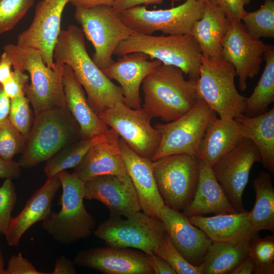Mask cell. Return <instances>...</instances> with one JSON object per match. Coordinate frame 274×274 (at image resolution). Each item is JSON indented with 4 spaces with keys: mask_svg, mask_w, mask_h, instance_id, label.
I'll use <instances>...</instances> for the list:
<instances>
[{
    "mask_svg": "<svg viewBox=\"0 0 274 274\" xmlns=\"http://www.w3.org/2000/svg\"><path fill=\"white\" fill-rule=\"evenodd\" d=\"M216 117L217 114L206 101L198 98L194 107L181 117L165 124H156L160 141L151 161L181 153L197 156L206 128Z\"/></svg>",
    "mask_w": 274,
    "mask_h": 274,
    "instance_id": "8fae6325",
    "label": "cell"
},
{
    "mask_svg": "<svg viewBox=\"0 0 274 274\" xmlns=\"http://www.w3.org/2000/svg\"><path fill=\"white\" fill-rule=\"evenodd\" d=\"M80 139L79 127L66 107L42 111L35 115L18 162L24 168L35 167Z\"/></svg>",
    "mask_w": 274,
    "mask_h": 274,
    "instance_id": "277c9868",
    "label": "cell"
},
{
    "mask_svg": "<svg viewBox=\"0 0 274 274\" xmlns=\"http://www.w3.org/2000/svg\"><path fill=\"white\" fill-rule=\"evenodd\" d=\"M149 256L154 274H177L175 270L165 260L153 253Z\"/></svg>",
    "mask_w": 274,
    "mask_h": 274,
    "instance_id": "bcb514c9",
    "label": "cell"
},
{
    "mask_svg": "<svg viewBox=\"0 0 274 274\" xmlns=\"http://www.w3.org/2000/svg\"><path fill=\"white\" fill-rule=\"evenodd\" d=\"M82 29L70 25L61 30L53 52L55 62L72 69L84 88L88 101L98 115L118 102H124L121 87L113 83L88 53Z\"/></svg>",
    "mask_w": 274,
    "mask_h": 274,
    "instance_id": "6da1fadb",
    "label": "cell"
},
{
    "mask_svg": "<svg viewBox=\"0 0 274 274\" xmlns=\"http://www.w3.org/2000/svg\"><path fill=\"white\" fill-rule=\"evenodd\" d=\"M21 174V167L18 162L8 160L0 157V179H18Z\"/></svg>",
    "mask_w": 274,
    "mask_h": 274,
    "instance_id": "f6af8a7d",
    "label": "cell"
},
{
    "mask_svg": "<svg viewBox=\"0 0 274 274\" xmlns=\"http://www.w3.org/2000/svg\"><path fill=\"white\" fill-rule=\"evenodd\" d=\"M6 274H46L38 270L21 253L12 255L8 261Z\"/></svg>",
    "mask_w": 274,
    "mask_h": 274,
    "instance_id": "7bdbcfd3",
    "label": "cell"
},
{
    "mask_svg": "<svg viewBox=\"0 0 274 274\" xmlns=\"http://www.w3.org/2000/svg\"><path fill=\"white\" fill-rule=\"evenodd\" d=\"M160 218L173 244L184 258L192 265L202 264L212 243L208 236L182 213L165 204Z\"/></svg>",
    "mask_w": 274,
    "mask_h": 274,
    "instance_id": "d6986e66",
    "label": "cell"
},
{
    "mask_svg": "<svg viewBox=\"0 0 274 274\" xmlns=\"http://www.w3.org/2000/svg\"><path fill=\"white\" fill-rule=\"evenodd\" d=\"M152 166L164 204L176 210H183L191 202L196 192L199 177V159L191 154H176L152 161Z\"/></svg>",
    "mask_w": 274,
    "mask_h": 274,
    "instance_id": "30bf717a",
    "label": "cell"
},
{
    "mask_svg": "<svg viewBox=\"0 0 274 274\" xmlns=\"http://www.w3.org/2000/svg\"><path fill=\"white\" fill-rule=\"evenodd\" d=\"M250 35L260 39L274 37V0H264L258 10L247 12L242 18Z\"/></svg>",
    "mask_w": 274,
    "mask_h": 274,
    "instance_id": "836d02e7",
    "label": "cell"
},
{
    "mask_svg": "<svg viewBox=\"0 0 274 274\" xmlns=\"http://www.w3.org/2000/svg\"><path fill=\"white\" fill-rule=\"evenodd\" d=\"M141 52L150 59L179 68L188 79L197 81L199 75L202 53L191 34L153 36L135 33L121 42L114 55L120 56Z\"/></svg>",
    "mask_w": 274,
    "mask_h": 274,
    "instance_id": "8992f818",
    "label": "cell"
},
{
    "mask_svg": "<svg viewBox=\"0 0 274 274\" xmlns=\"http://www.w3.org/2000/svg\"><path fill=\"white\" fill-rule=\"evenodd\" d=\"M266 48L267 44L249 34L241 21L230 22L222 42V59L233 66L241 91L247 89L248 79L259 74Z\"/></svg>",
    "mask_w": 274,
    "mask_h": 274,
    "instance_id": "9a60e30c",
    "label": "cell"
},
{
    "mask_svg": "<svg viewBox=\"0 0 274 274\" xmlns=\"http://www.w3.org/2000/svg\"><path fill=\"white\" fill-rule=\"evenodd\" d=\"M145 53L133 52L119 56L102 71L110 79L120 85L124 102L129 107L138 109L142 107L140 89L144 79L162 63L157 59L152 61Z\"/></svg>",
    "mask_w": 274,
    "mask_h": 274,
    "instance_id": "ffe728a7",
    "label": "cell"
},
{
    "mask_svg": "<svg viewBox=\"0 0 274 274\" xmlns=\"http://www.w3.org/2000/svg\"><path fill=\"white\" fill-rule=\"evenodd\" d=\"M119 135L112 128L104 141L93 147L74 168V174L84 182L97 177L128 175L122 157Z\"/></svg>",
    "mask_w": 274,
    "mask_h": 274,
    "instance_id": "7402d4cb",
    "label": "cell"
},
{
    "mask_svg": "<svg viewBox=\"0 0 274 274\" xmlns=\"http://www.w3.org/2000/svg\"><path fill=\"white\" fill-rule=\"evenodd\" d=\"M138 154L151 160L160 134L151 124V117L142 107L134 109L118 102L98 115Z\"/></svg>",
    "mask_w": 274,
    "mask_h": 274,
    "instance_id": "4fadbf2b",
    "label": "cell"
},
{
    "mask_svg": "<svg viewBox=\"0 0 274 274\" xmlns=\"http://www.w3.org/2000/svg\"><path fill=\"white\" fill-rule=\"evenodd\" d=\"M5 262L2 251L0 249V274H6L4 268Z\"/></svg>",
    "mask_w": 274,
    "mask_h": 274,
    "instance_id": "f5cc1de1",
    "label": "cell"
},
{
    "mask_svg": "<svg viewBox=\"0 0 274 274\" xmlns=\"http://www.w3.org/2000/svg\"><path fill=\"white\" fill-rule=\"evenodd\" d=\"M110 131L109 129L101 135L90 139H80L63 147L46 161L44 170L47 178L76 167L92 147L107 140Z\"/></svg>",
    "mask_w": 274,
    "mask_h": 274,
    "instance_id": "d6a6232c",
    "label": "cell"
},
{
    "mask_svg": "<svg viewBox=\"0 0 274 274\" xmlns=\"http://www.w3.org/2000/svg\"><path fill=\"white\" fill-rule=\"evenodd\" d=\"M29 78V76L24 72L14 69L10 79L2 85L5 92L10 99L25 95L24 88L28 84Z\"/></svg>",
    "mask_w": 274,
    "mask_h": 274,
    "instance_id": "60d3db41",
    "label": "cell"
},
{
    "mask_svg": "<svg viewBox=\"0 0 274 274\" xmlns=\"http://www.w3.org/2000/svg\"><path fill=\"white\" fill-rule=\"evenodd\" d=\"M73 262L104 274H154L149 255L129 248L91 247L79 251Z\"/></svg>",
    "mask_w": 274,
    "mask_h": 274,
    "instance_id": "e0dca14e",
    "label": "cell"
},
{
    "mask_svg": "<svg viewBox=\"0 0 274 274\" xmlns=\"http://www.w3.org/2000/svg\"><path fill=\"white\" fill-rule=\"evenodd\" d=\"M249 256L254 263L253 273H274V236L256 235L249 242Z\"/></svg>",
    "mask_w": 274,
    "mask_h": 274,
    "instance_id": "e575fe53",
    "label": "cell"
},
{
    "mask_svg": "<svg viewBox=\"0 0 274 274\" xmlns=\"http://www.w3.org/2000/svg\"><path fill=\"white\" fill-rule=\"evenodd\" d=\"M153 253L167 261L177 274H203V264L194 265L188 262L175 247L166 232Z\"/></svg>",
    "mask_w": 274,
    "mask_h": 274,
    "instance_id": "d590c367",
    "label": "cell"
},
{
    "mask_svg": "<svg viewBox=\"0 0 274 274\" xmlns=\"http://www.w3.org/2000/svg\"><path fill=\"white\" fill-rule=\"evenodd\" d=\"M26 138L10 122L8 118L0 121V157L12 160L18 153H22Z\"/></svg>",
    "mask_w": 274,
    "mask_h": 274,
    "instance_id": "8d00e7d4",
    "label": "cell"
},
{
    "mask_svg": "<svg viewBox=\"0 0 274 274\" xmlns=\"http://www.w3.org/2000/svg\"><path fill=\"white\" fill-rule=\"evenodd\" d=\"M244 128L245 138L250 140L259 151L264 167L274 173V108L255 116L235 118Z\"/></svg>",
    "mask_w": 274,
    "mask_h": 274,
    "instance_id": "f1b7e54d",
    "label": "cell"
},
{
    "mask_svg": "<svg viewBox=\"0 0 274 274\" xmlns=\"http://www.w3.org/2000/svg\"><path fill=\"white\" fill-rule=\"evenodd\" d=\"M29 101L25 95L10 99V108L8 117L11 124L26 138L31 128L33 118Z\"/></svg>",
    "mask_w": 274,
    "mask_h": 274,
    "instance_id": "f35d334b",
    "label": "cell"
},
{
    "mask_svg": "<svg viewBox=\"0 0 274 274\" xmlns=\"http://www.w3.org/2000/svg\"><path fill=\"white\" fill-rule=\"evenodd\" d=\"M34 2L35 0H0V35L12 29Z\"/></svg>",
    "mask_w": 274,
    "mask_h": 274,
    "instance_id": "74e56055",
    "label": "cell"
},
{
    "mask_svg": "<svg viewBox=\"0 0 274 274\" xmlns=\"http://www.w3.org/2000/svg\"><path fill=\"white\" fill-rule=\"evenodd\" d=\"M84 198L106 206L111 217H128L141 211L138 195L128 175H105L84 182Z\"/></svg>",
    "mask_w": 274,
    "mask_h": 274,
    "instance_id": "ac0fdd59",
    "label": "cell"
},
{
    "mask_svg": "<svg viewBox=\"0 0 274 274\" xmlns=\"http://www.w3.org/2000/svg\"><path fill=\"white\" fill-rule=\"evenodd\" d=\"M12 65L5 52L0 56V83L3 84L9 81L12 76Z\"/></svg>",
    "mask_w": 274,
    "mask_h": 274,
    "instance_id": "c3c4849f",
    "label": "cell"
},
{
    "mask_svg": "<svg viewBox=\"0 0 274 274\" xmlns=\"http://www.w3.org/2000/svg\"><path fill=\"white\" fill-rule=\"evenodd\" d=\"M242 2L243 3V4H244V5H247L248 4H249L250 2L251 1V0H242Z\"/></svg>",
    "mask_w": 274,
    "mask_h": 274,
    "instance_id": "db71d44e",
    "label": "cell"
},
{
    "mask_svg": "<svg viewBox=\"0 0 274 274\" xmlns=\"http://www.w3.org/2000/svg\"><path fill=\"white\" fill-rule=\"evenodd\" d=\"M245 138L244 128L235 119L218 118L208 125L200 142L197 157L211 167L223 155Z\"/></svg>",
    "mask_w": 274,
    "mask_h": 274,
    "instance_id": "4316f807",
    "label": "cell"
},
{
    "mask_svg": "<svg viewBox=\"0 0 274 274\" xmlns=\"http://www.w3.org/2000/svg\"><path fill=\"white\" fill-rule=\"evenodd\" d=\"M62 82L66 107L79 127L81 139L92 138L106 133L108 126L91 107L81 84L71 67L65 64Z\"/></svg>",
    "mask_w": 274,
    "mask_h": 274,
    "instance_id": "cb8c5ba5",
    "label": "cell"
},
{
    "mask_svg": "<svg viewBox=\"0 0 274 274\" xmlns=\"http://www.w3.org/2000/svg\"><path fill=\"white\" fill-rule=\"evenodd\" d=\"M209 2L219 8L230 22L241 21L247 12L242 0H209Z\"/></svg>",
    "mask_w": 274,
    "mask_h": 274,
    "instance_id": "b9f144b4",
    "label": "cell"
},
{
    "mask_svg": "<svg viewBox=\"0 0 274 274\" xmlns=\"http://www.w3.org/2000/svg\"><path fill=\"white\" fill-rule=\"evenodd\" d=\"M179 68L162 64L143 80L142 108L153 118L174 121L191 110L197 100L196 81L185 79Z\"/></svg>",
    "mask_w": 274,
    "mask_h": 274,
    "instance_id": "7a4b0ae2",
    "label": "cell"
},
{
    "mask_svg": "<svg viewBox=\"0 0 274 274\" xmlns=\"http://www.w3.org/2000/svg\"><path fill=\"white\" fill-rule=\"evenodd\" d=\"M265 66L252 93L245 100L244 113L250 116L266 111L274 100V47L267 44L263 56Z\"/></svg>",
    "mask_w": 274,
    "mask_h": 274,
    "instance_id": "1f68e13d",
    "label": "cell"
},
{
    "mask_svg": "<svg viewBox=\"0 0 274 274\" xmlns=\"http://www.w3.org/2000/svg\"><path fill=\"white\" fill-rule=\"evenodd\" d=\"M70 0H41L29 26L19 33L17 45L39 50L45 64L53 68V52L61 31L62 15Z\"/></svg>",
    "mask_w": 274,
    "mask_h": 274,
    "instance_id": "2e32d148",
    "label": "cell"
},
{
    "mask_svg": "<svg viewBox=\"0 0 274 274\" xmlns=\"http://www.w3.org/2000/svg\"><path fill=\"white\" fill-rule=\"evenodd\" d=\"M249 241L212 242L202 263L203 274H230L249 256Z\"/></svg>",
    "mask_w": 274,
    "mask_h": 274,
    "instance_id": "4dcf8cb0",
    "label": "cell"
},
{
    "mask_svg": "<svg viewBox=\"0 0 274 274\" xmlns=\"http://www.w3.org/2000/svg\"><path fill=\"white\" fill-rule=\"evenodd\" d=\"M166 232L160 219L140 211L125 220L110 217L94 234L107 246L133 248L151 255Z\"/></svg>",
    "mask_w": 274,
    "mask_h": 274,
    "instance_id": "7c38bea8",
    "label": "cell"
},
{
    "mask_svg": "<svg viewBox=\"0 0 274 274\" xmlns=\"http://www.w3.org/2000/svg\"><path fill=\"white\" fill-rule=\"evenodd\" d=\"M10 108V98L6 95L0 83V121L8 117Z\"/></svg>",
    "mask_w": 274,
    "mask_h": 274,
    "instance_id": "681fc988",
    "label": "cell"
},
{
    "mask_svg": "<svg viewBox=\"0 0 274 274\" xmlns=\"http://www.w3.org/2000/svg\"><path fill=\"white\" fill-rule=\"evenodd\" d=\"M255 201L249 212L250 221L255 232H274V188L270 174L260 172L253 180Z\"/></svg>",
    "mask_w": 274,
    "mask_h": 274,
    "instance_id": "f546056e",
    "label": "cell"
},
{
    "mask_svg": "<svg viewBox=\"0 0 274 274\" xmlns=\"http://www.w3.org/2000/svg\"><path fill=\"white\" fill-rule=\"evenodd\" d=\"M261 162L256 146L250 140L244 138L212 166L215 177L238 212L245 211L243 196L251 169L255 163Z\"/></svg>",
    "mask_w": 274,
    "mask_h": 274,
    "instance_id": "5bb4252c",
    "label": "cell"
},
{
    "mask_svg": "<svg viewBox=\"0 0 274 274\" xmlns=\"http://www.w3.org/2000/svg\"><path fill=\"white\" fill-rule=\"evenodd\" d=\"M51 274H75L76 270L73 261L64 256L59 257L55 261L53 270Z\"/></svg>",
    "mask_w": 274,
    "mask_h": 274,
    "instance_id": "7dc6e473",
    "label": "cell"
},
{
    "mask_svg": "<svg viewBox=\"0 0 274 274\" xmlns=\"http://www.w3.org/2000/svg\"><path fill=\"white\" fill-rule=\"evenodd\" d=\"M205 4L186 0L167 9L148 10L140 5L117 13L119 18L136 34L152 35L160 31L165 35L191 34L195 22L202 17Z\"/></svg>",
    "mask_w": 274,
    "mask_h": 274,
    "instance_id": "9c48e42d",
    "label": "cell"
},
{
    "mask_svg": "<svg viewBox=\"0 0 274 274\" xmlns=\"http://www.w3.org/2000/svg\"><path fill=\"white\" fill-rule=\"evenodd\" d=\"M254 263L252 259L248 256L241 262L230 274H251L253 273Z\"/></svg>",
    "mask_w": 274,
    "mask_h": 274,
    "instance_id": "f907efd6",
    "label": "cell"
},
{
    "mask_svg": "<svg viewBox=\"0 0 274 274\" xmlns=\"http://www.w3.org/2000/svg\"><path fill=\"white\" fill-rule=\"evenodd\" d=\"M17 201L15 186L10 179H6L0 187V234L6 233Z\"/></svg>",
    "mask_w": 274,
    "mask_h": 274,
    "instance_id": "ab89813d",
    "label": "cell"
},
{
    "mask_svg": "<svg viewBox=\"0 0 274 274\" xmlns=\"http://www.w3.org/2000/svg\"><path fill=\"white\" fill-rule=\"evenodd\" d=\"M120 149L127 173L136 192L141 210L147 215L160 218L164 204L153 175L152 162L134 152L121 138Z\"/></svg>",
    "mask_w": 274,
    "mask_h": 274,
    "instance_id": "44dd1931",
    "label": "cell"
},
{
    "mask_svg": "<svg viewBox=\"0 0 274 274\" xmlns=\"http://www.w3.org/2000/svg\"><path fill=\"white\" fill-rule=\"evenodd\" d=\"M57 176L62 188L58 202L61 209L51 211L42 221V227L57 242L70 245L89 236L96 222L84 204V182L66 170Z\"/></svg>",
    "mask_w": 274,
    "mask_h": 274,
    "instance_id": "5b68a950",
    "label": "cell"
},
{
    "mask_svg": "<svg viewBox=\"0 0 274 274\" xmlns=\"http://www.w3.org/2000/svg\"><path fill=\"white\" fill-rule=\"evenodd\" d=\"M61 186L58 177L47 178L44 184L27 200L21 212L12 217L4 235L8 245L17 247L24 233L33 225L43 221L51 212L52 202Z\"/></svg>",
    "mask_w": 274,
    "mask_h": 274,
    "instance_id": "603a6c76",
    "label": "cell"
},
{
    "mask_svg": "<svg viewBox=\"0 0 274 274\" xmlns=\"http://www.w3.org/2000/svg\"><path fill=\"white\" fill-rule=\"evenodd\" d=\"M163 0H116L112 5L114 11L119 13L126 9L140 5L147 6L152 4H162ZM186 0H170L171 5L179 2H184Z\"/></svg>",
    "mask_w": 274,
    "mask_h": 274,
    "instance_id": "ee69618b",
    "label": "cell"
},
{
    "mask_svg": "<svg viewBox=\"0 0 274 274\" xmlns=\"http://www.w3.org/2000/svg\"><path fill=\"white\" fill-rule=\"evenodd\" d=\"M190 222L202 230L212 242L231 244L249 241L257 235L250 221L249 212L220 214L210 217L193 216Z\"/></svg>",
    "mask_w": 274,
    "mask_h": 274,
    "instance_id": "d4e9b609",
    "label": "cell"
},
{
    "mask_svg": "<svg viewBox=\"0 0 274 274\" xmlns=\"http://www.w3.org/2000/svg\"><path fill=\"white\" fill-rule=\"evenodd\" d=\"M230 23L219 8L210 2L205 4L203 15L194 24L191 33L198 43L203 56L222 59V42Z\"/></svg>",
    "mask_w": 274,
    "mask_h": 274,
    "instance_id": "83f0119b",
    "label": "cell"
},
{
    "mask_svg": "<svg viewBox=\"0 0 274 274\" xmlns=\"http://www.w3.org/2000/svg\"><path fill=\"white\" fill-rule=\"evenodd\" d=\"M198 1L202 2L204 4H206L209 2V0H197Z\"/></svg>",
    "mask_w": 274,
    "mask_h": 274,
    "instance_id": "11a10c76",
    "label": "cell"
},
{
    "mask_svg": "<svg viewBox=\"0 0 274 274\" xmlns=\"http://www.w3.org/2000/svg\"><path fill=\"white\" fill-rule=\"evenodd\" d=\"M4 52L14 69L26 71L30 84L26 85L24 93L33 109L35 115L58 107H66L63 86L64 64L54 62L53 68L47 66L41 52L35 49L8 44Z\"/></svg>",
    "mask_w": 274,
    "mask_h": 274,
    "instance_id": "3957f363",
    "label": "cell"
},
{
    "mask_svg": "<svg viewBox=\"0 0 274 274\" xmlns=\"http://www.w3.org/2000/svg\"><path fill=\"white\" fill-rule=\"evenodd\" d=\"M116 0H70L69 3L75 7L87 8L97 5L111 6Z\"/></svg>",
    "mask_w": 274,
    "mask_h": 274,
    "instance_id": "816d5d0a",
    "label": "cell"
},
{
    "mask_svg": "<svg viewBox=\"0 0 274 274\" xmlns=\"http://www.w3.org/2000/svg\"><path fill=\"white\" fill-rule=\"evenodd\" d=\"M233 66L223 59L202 55L196 81L197 98L206 101L221 118H236L244 113L245 96L237 91Z\"/></svg>",
    "mask_w": 274,
    "mask_h": 274,
    "instance_id": "52a82bcc",
    "label": "cell"
},
{
    "mask_svg": "<svg viewBox=\"0 0 274 274\" xmlns=\"http://www.w3.org/2000/svg\"><path fill=\"white\" fill-rule=\"evenodd\" d=\"M237 212L215 177L212 167L199 159V177L196 192L182 213L189 217Z\"/></svg>",
    "mask_w": 274,
    "mask_h": 274,
    "instance_id": "484cf974",
    "label": "cell"
},
{
    "mask_svg": "<svg viewBox=\"0 0 274 274\" xmlns=\"http://www.w3.org/2000/svg\"><path fill=\"white\" fill-rule=\"evenodd\" d=\"M74 17L93 45L92 59L102 71L114 61L112 57L118 45L135 34L110 6L75 7Z\"/></svg>",
    "mask_w": 274,
    "mask_h": 274,
    "instance_id": "ba28073f",
    "label": "cell"
}]
</instances>
